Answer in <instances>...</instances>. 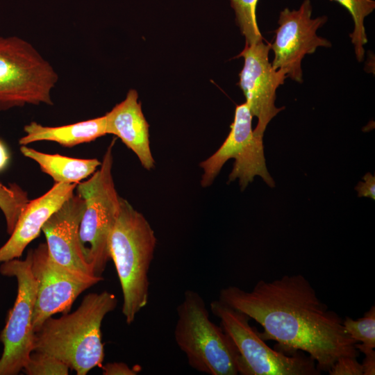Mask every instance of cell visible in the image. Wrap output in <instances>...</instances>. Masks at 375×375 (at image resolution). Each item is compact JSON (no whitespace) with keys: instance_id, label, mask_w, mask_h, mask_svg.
Returning a JSON list of instances; mask_svg holds the SVG:
<instances>
[{"instance_id":"1","label":"cell","mask_w":375,"mask_h":375,"mask_svg":"<svg viewBox=\"0 0 375 375\" xmlns=\"http://www.w3.org/2000/svg\"><path fill=\"white\" fill-rule=\"evenodd\" d=\"M219 300L254 319L264 328V340L277 342L286 353L306 352L322 372L341 356L358 358V343L346 331L342 317L323 303L301 274L259 281L251 291L237 286L221 289Z\"/></svg>"},{"instance_id":"2","label":"cell","mask_w":375,"mask_h":375,"mask_svg":"<svg viewBox=\"0 0 375 375\" xmlns=\"http://www.w3.org/2000/svg\"><path fill=\"white\" fill-rule=\"evenodd\" d=\"M117 305L116 296L108 291L85 295L75 311L44 322L35 332L33 351L56 357L77 375L101 367L104 359L101 324Z\"/></svg>"},{"instance_id":"3","label":"cell","mask_w":375,"mask_h":375,"mask_svg":"<svg viewBox=\"0 0 375 375\" xmlns=\"http://www.w3.org/2000/svg\"><path fill=\"white\" fill-rule=\"evenodd\" d=\"M156 242L154 231L144 216L121 197L108 246L122 288V313L128 324L134 322L148 303L149 273Z\"/></svg>"},{"instance_id":"4","label":"cell","mask_w":375,"mask_h":375,"mask_svg":"<svg viewBox=\"0 0 375 375\" xmlns=\"http://www.w3.org/2000/svg\"><path fill=\"white\" fill-rule=\"evenodd\" d=\"M176 312L174 340L189 365L209 375L238 374V350L223 328L210 320L202 297L187 290Z\"/></svg>"},{"instance_id":"5","label":"cell","mask_w":375,"mask_h":375,"mask_svg":"<svg viewBox=\"0 0 375 375\" xmlns=\"http://www.w3.org/2000/svg\"><path fill=\"white\" fill-rule=\"evenodd\" d=\"M113 140L107 148L99 169L76 185L85 203L78 231V247L85 262L95 276H102L110 259L109 236L118 215L120 198L112 174Z\"/></svg>"},{"instance_id":"6","label":"cell","mask_w":375,"mask_h":375,"mask_svg":"<svg viewBox=\"0 0 375 375\" xmlns=\"http://www.w3.org/2000/svg\"><path fill=\"white\" fill-rule=\"evenodd\" d=\"M210 311L235 343L240 358L238 374L242 375H319L315 360L303 351L292 353L270 348L250 317L220 300L210 303Z\"/></svg>"},{"instance_id":"7","label":"cell","mask_w":375,"mask_h":375,"mask_svg":"<svg viewBox=\"0 0 375 375\" xmlns=\"http://www.w3.org/2000/svg\"><path fill=\"white\" fill-rule=\"evenodd\" d=\"M52 66L27 41L0 36V110L26 104L53 105L58 81Z\"/></svg>"},{"instance_id":"8","label":"cell","mask_w":375,"mask_h":375,"mask_svg":"<svg viewBox=\"0 0 375 375\" xmlns=\"http://www.w3.org/2000/svg\"><path fill=\"white\" fill-rule=\"evenodd\" d=\"M33 249L24 260L18 258L3 262L2 275L15 277L17 293L6 323L0 333L3 353L0 358V375H16L22 371L34 350L35 332L33 318L36 299V284L32 273Z\"/></svg>"},{"instance_id":"9","label":"cell","mask_w":375,"mask_h":375,"mask_svg":"<svg viewBox=\"0 0 375 375\" xmlns=\"http://www.w3.org/2000/svg\"><path fill=\"white\" fill-rule=\"evenodd\" d=\"M252 117L245 102L236 106L227 138L211 156L199 164L203 170L201 181L203 188L212 183L224 163L231 158L235 162L228 183L238 178L241 190H244L258 176L270 188L275 186L266 166L262 139L253 133Z\"/></svg>"},{"instance_id":"10","label":"cell","mask_w":375,"mask_h":375,"mask_svg":"<svg viewBox=\"0 0 375 375\" xmlns=\"http://www.w3.org/2000/svg\"><path fill=\"white\" fill-rule=\"evenodd\" d=\"M31 269L36 284L35 332L49 317L69 312L83 292L103 280V276L78 275L58 264L50 257L46 243L33 249Z\"/></svg>"},{"instance_id":"11","label":"cell","mask_w":375,"mask_h":375,"mask_svg":"<svg viewBox=\"0 0 375 375\" xmlns=\"http://www.w3.org/2000/svg\"><path fill=\"white\" fill-rule=\"evenodd\" d=\"M310 0H304L297 10L285 8L279 15L275 40L270 44L274 53L272 63L275 69H283L287 77L302 83L301 61L319 47H331V42L317 35V31L327 21L326 16L312 17Z\"/></svg>"},{"instance_id":"12","label":"cell","mask_w":375,"mask_h":375,"mask_svg":"<svg viewBox=\"0 0 375 375\" xmlns=\"http://www.w3.org/2000/svg\"><path fill=\"white\" fill-rule=\"evenodd\" d=\"M270 44L261 40L251 45H245L238 57L244 58L240 73L239 85L246 98L252 116L258 119L254 134L262 139L269 122L284 107L275 106L276 91L287 78L283 69H275L269 61Z\"/></svg>"},{"instance_id":"13","label":"cell","mask_w":375,"mask_h":375,"mask_svg":"<svg viewBox=\"0 0 375 375\" xmlns=\"http://www.w3.org/2000/svg\"><path fill=\"white\" fill-rule=\"evenodd\" d=\"M84 200L73 194L42 228L50 257L58 264L83 276H95L85 262L78 247V231L84 211Z\"/></svg>"},{"instance_id":"14","label":"cell","mask_w":375,"mask_h":375,"mask_svg":"<svg viewBox=\"0 0 375 375\" xmlns=\"http://www.w3.org/2000/svg\"><path fill=\"white\" fill-rule=\"evenodd\" d=\"M76 185L55 183L45 194L29 200L10 238L0 247V262L22 256L29 243L38 237L45 222L74 194Z\"/></svg>"},{"instance_id":"15","label":"cell","mask_w":375,"mask_h":375,"mask_svg":"<svg viewBox=\"0 0 375 375\" xmlns=\"http://www.w3.org/2000/svg\"><path fill=\"white\" fill-rule=\"evenodd\" d=\"M106 133L119 138L138 158L142 166L150 170L155 166L149 141V124L145 119L138 94L130 90L126 98L106 115Z\"/></svg>"},{"instance_id":"16","label":"cell","mask_w":375,"mask_h":375,"mask_svg":"<svg viewBox=\"0 0 375 375\" xmlns=\"http://www.w3.org/2000/svg\"><path fill=\"white\" fill-rule=\"evenodd\" d=\"M26 135L19 143L26 145L38 141H51L66 147L92 142L106 133V117L103 115L74 124L60 126H45L35 122L24 126Z\"/></svg>"},{"instance_id":"17","label":"cell","mask_w":375,"mask_h":375,"mask_svg":"<svg viewBox=\"0 0 375 375\" xmlns=\"http://www.w3.org/2000/svg\"><path fill=\"white\" fill-rule=\"evenodd\" d=\"M22 153L35 161L41 170L49 175L55 183L78 184L93 174L101 162L96 158L82 159L40 152L22 145Z\"/></svg>"},{"instance_id":"18","label":"cell","mask_w":375,"mask_h":375,"mask_svg":"<svg viewBox=\"0 0 375 375\" xmlns=\"http://www.w3.org/2000/svg\"><path fill=\"white\" fill-rule=\"evenodd\" d=\"M339 3L348 10L353 22L354 28L349 36L354 46V51L358 61L363 60L365 55L364 45L367 42L364 26L365 18L375 9L374 0H330Z\"/></svg>"},{"instance_id":"19","label":"cell","mask_w":375,"mask_h":375,"mask_svg":"<svg viewBox=\"0 0 375 375\" xmlns=\"http://www.w3.org/2000/svg\"><path fill=\"white\" fill-rule=\"evenodd\" d=\"M29 201L28 194L16 183L6 186L0 182V209L8 234H11L24 208Z\"/></svg>"},{"instance_id":"20","label":"cell","mask_w":375,"mask_h":375,"mask_svg":"<svg viewBox=\"0 0 375 375\" xmlns=\"http://www.w3.org/2000/svg\"><path fill=\"white\" fill-rule=\"evenodd\" d=\"M259 0H230L235 14L237 24L245 38V45H251L263 40L259 31L256 8Z\"/></svg>"},{"instance_id":"21","label":"cell","mask_w":375,"mask_h":375,"mask_svg":"<svg viewBox=\"0 0 375 375\" xmlns=\"http://www.w3.org/2000/svg\"><path fill=\"white\" fill-rule=\"evenodd\" d=\"M69 367L56 357L33 351L22 371L28 375H67Z\"/></svg>"},{"instance_id":"22","label":"cell","mask_w":375,"mask_h":375,"mask_svg":"<svg viewBox=\"0 0 375 375\" xmlns=\"http://www.w3.org/2000/svg\"><path fill=\"white\" fill-rule=\"evenodd\" d=\"M347 333L356 342H360L372 348L375 347V306H372L362 317L353 320L349 317L343 319Z\"/></svg>"},{"instance_id":"23","label":"cell","mask_w":375,"mask_h":375,"mask_svg":"<svg viewBox=\"0 0 375 375\" xmlns=\"http://www.w3.org/2000/svg\"><path fill=\"white\" fill-rule=\"evenodd\" d=\"M328 372L330 375H362V367L356 357L341 356Z\"/></svg>"},{"instance_id":"24","label":"cell","mask_w":375,"mask_h":375,"mask_svg":"<svg viewBox=\"0 0 375 375\" xmlns=\"http://www.w3.org/2000/svg\"><path fill=\"white\" fill-rule=\"evenodd\" d=\"M101 367L103 375H135L141 370L140 366L130 367L122 362H108Z\"/></svg>"},{"instance_id":"25","label":"cell","mask_w":375,"mask_h":375,"mask_svg":"<svg viewBox=\"0 0 375 375\" xmlns=\"http://www.w3.org/2000/svg\"><path fill=\"white\" fill-rule=\"evenodd\" d=\"M356 349L359 352L365 354V358L361 363L362 367V375L375 374V351L374 348L364 344H356Z\"/></svg>"},{"instance_id":"26","label":"cell","mask_w":375,"mask_h":375,"mask_svg":"<svg viewBox=\"0 0 375 375\" xmlns=\"http://www.w3.org/2000/svg\"><path fill=\"white\" fill-rule=\"evenodd\" d=\"M364 182L360 181L355 190L359 197H367L375 200V176L367 172L362 177Z\"/></svg>"},{"instance_id":"27","label":"cell","mask_w":375,"mask_h":375,"mask_svg":"<svg viewBox=\"0 0 375 375\" xmlns=\"http://www.w3.org/2000/svg\"><path fill=\"white\" fill-rule=\"evenodd\" d=\"M10 159L8 151L4 143L0 140V172L7 166Z\"/></svg>"}]
</instances>
